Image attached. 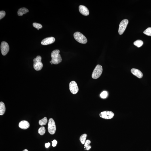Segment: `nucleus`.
<instances>
[{
	"label": "nucleus",
	"mask_w": 151,
	"mask_h": 151,
	"mask_svg": "<svg viewBox=\"0 0 151 151\" xmlns=\"http://www.w3.org/2000/svg\"><path fill=\"white\" fill-rule=\"evenodd\" d=\"M60 50L56 49L54 50L51 54L52 60L51 61L53 64H58L62 61V59L60 54Z\"/></svg>",
	"instance_id": "f257e3e1"
},
{
	"label": "nucleus",
	"mask_w": 151,
	"mask_h": 151,
	"mask_svg": "<svg viewBox=\"0 0 151 151\" xmlns=\"http://www.w3.org/2000/svg\"><path fill=\"white\" fill-rule=\"evenodd\" d=\"M42 58L40 56H37L33 60V68L35 70L39 71L42 69L43 67V64L41 62Z\"/></svg>",
	"instance_id": "f03ea898"
},
{
	"label": "nucleus",
	"mask_w": 151,
	"mask_h": 151,
	"mask_svg": "<svg viewBox=\"0 0 151 151\" xmlns=\"http://www.w3.org/2000/svg\"><path fill=\"white\" fill-rule=\"evenodd\" d=\"M74 37L76 40L80 43L85 44L87 42V38L81 32H77L74 34Z\"/></svg>",
	"instance_id": "7ed1b4c3"
},
{
	"label": "nucleus",
	"mask_w": 151,
	"mask_h": 151,
	"mask_svg": "<svg viewBox=\"0 0 151 151\" xmlns=\"http://www.w3.org/2000/svg\"><path fill=\"white\" fill-rule=\"evenodd\" d=\"M103 71L102 66L100 65H97L93 71L92 74V78L95 79L99 78L101 75Z\"/></svg>",
	"instance_id": "20e7f679"
},
{
	"label": "nucleus",
	"mask_w": 151,
	"mask_h": 151,
	"mask_svg": "<svg viewBox=\"0 0 151 151\" xmlns=\"http://www.w3.org/2000/svg\"><path fill=\"white\" fill-rule=\"evenodd\" d=\"M48 131L50 134L53 135L55 134L56 131V126L55 122L52 118H50L48 121Z\"/></svg>",
	"instance_id": "39448f33"
},
{
	"label": "nucleus",
	"mask_w": 151,
	"mask_h": 151,
	"mask_svg": "<svg viewBox=\"0 0 151 151\" xmlns=\"http://www.w3.org/2000/svg\"><path fill=\"white\" fill-rule=\"evenodd\" d=\"M128 23V21L127 19H125L121 22L119 25L118 33L120 35H122L125 32L127 25Z\"/></svg>",
	"instance_id": "423d86ee"
},
{
	"label": "nucleus",
	"mask_w": 151,
	"mask_h": 151,
	"mask_svg": "<svg viewBox=\"0 0 151 151\" xmlns=\"http://www.w3.org/2000/svg\"><path fill=\"white\" fill-rule=\"evenodd\" d=\"M99 116L100 117L106 119H112L114 116V114L111 111H104L101 112Z\"/></svg>",
	"instance_id": "0eeeda50"
},
{
	"label": "nucleus",
	"mask_w": 151,
	"mask_h": 151,
	"mask_svg": "<svg viewBox=\"0 0 151 151\" xmlns=\"http://www.w3.org/2000/svg\"><path fill=\"white\" fill-rule=\"evenodd\" d=\"M0 48L2 55L4 56L6 55L9 50V45L5 41H2L1 43Z\"/></svg>",
	"instance_id": "6e6552de"
},
{
	"label": "nucleus",
	"mask_w": 151,
	"mask_h": 151,
	"mask_svg": "<svg viewBox=\"0 0 151 151\" xmlns=\"http://www.w3.org/2000/svg\"><path fill=\"white\" fill-rule=\"evenodd\" d=\"M69 89L71 92L73 94H76L79 91L77 84L75 81H72L70 83Z\"/></svg>",
	"instance_id": "1a4fd4ad"
},
{
	"label": "nucleus",
	"mask_w": 151,
	"mask_h": 151,
	"mask_svg": "<svg viewBox=\"0 0 151 151\" xmlns=\"http://www.w3.org/2000/svg\"><path fill=\"white\" fill-rule=\"evenodd\" d=\"M55 41V38L54 37H49L41 41V44L43 45H47L53 43Z\"/></svg>",
	"instance_id": "9d476101"
},
{
	"label": "nucleus",
	"mask_w": 151,
	"mask_h": 151,
	"mask_svg": "<svg viewBox=\"0 0 151 151\" xmlns=\"http://www.w3.org/2000/svg\"><path fill=\"white\" fill-rule=\"evenodd\" d=\"M79 11L81 14L84 16H88L89 14V12L88 9L85 6L80 5Z\"/></svg>",
	"instance_id": "9b49d317"
},
{
	"label": "nucleus",
	"mask_w": 151,
	"mask_h": 151,
	"mask_svg": "<svg viewBox=\"0 0 151 151\" xmlns=\"http://www.w3.org/2000/svg\"><path fill=\"white\" fill-rule=\"evenodd\" d=\"M19 127L23 129H26L30 126V124L27 121L23 120L20 121L19 123Z\"/></svg>",
	"instance_id": "f8f14e48"
},
{
	"label": "nucleus",
	"mask_w": 151,
	"mask_h": 151,
	"mask_svg": "<svg viewBox=\"0 0 151 151\" xmlns=\"http://www.w3.org/2000/svg\"><path fill=\"white\" fill-rule=\"evenodd\" d=\"M131 72L133 75L139 78H141L143 76V73L139 69L133 68L131 70Z\"/></svg>",
	"instance_id": "ddd939ff"
},
{
	"label": "nucleus",
	"mask_w": 151,
	"mask_h": 151,
	"mask_svg": "<svg viewBox=\"0 0 151 151\" xmlns=\"http://www.w3.org/2000/svg\"><path fill=\"white\" fill-rule=\"evenodd\" d=\"M29 12V10L25 7L20 8L19 9L17 12L18 15L19 16H23V15L26 14Z\"/></svg>",
	"instance_id": "4468645a"
},
{
	"label": "nucleus",
	"mask_w": 151,
	"mask_h": 151,
	"mask_svg": "<svg viewBox=\"0 0 151 151\" xmlns=\"http://www.w3.org/2000/svg\"><path fill=\"white\" fill-rule=\"evenodd\" d=\"M6 110L5 105L3 102L0 103V115H2L5 113Z\"/></svg>",
	"instance_id": "2eb2a0df"
},
{
	"label": "nucleus",
	"mask_w": 151,
	"mask_h": 151,
	"mask_svg": "<svg viewBox=\"0 0 151 151\" xmlns=\"http://www.w3.org/2000/svg\"><path fill=\"white\" fill-rule=\"evenodd\" d=\"M87 135L86 134H84L81 135L80 137L79 140L82 144H85L86 141L87 137Z\"/></svg>",
	"instance_id": "dca6fc26"
},
{
	"label": "nucleus",
	"mask_w": 151,
	"mask_h": 151,
	"mask_svg": "<svg viewBox=\"0 0 151 151\" xmlns=\"http://www.w3.org/2000/svg\"><path fill=\"white\" fill-rule=\"evenodd\" d=\"M134 44V45L139 48L143 45V41L140 40H137L135 41Z\"/></svg>",
	"instance_id": "f3484780"
},
{
	"label": "nucleus",
	"mask_w": 151,
	"mask_h": 151,
	"mask_svg": "<svg viewBox=\"0 0 151 151\" xmlns=\"http://www.w3.org/2000/svg\"><path fill=\"white\" fill-rule=\"evenodd\" d=\"M48 122L47 118L46 117H45L43 119L39 121V123L41 126L45 125Z\"/></svg>",
	"instance_id": "a211bd4d"
},
{
	"label": "nucleus",
	"mask_w": 151,
	"mask_h": 151,
	"mask_svg": "<svg viewBox=\"0 0 151 151\" xmlns=\"http://www.w3.org/2000/svg\"><path fill=\"white\" fill-rule=\"evenodd\" d=\"M91 142L90 140H86L85 143V147L87 150H89L91 148V146H90V144L91 143Z\"/></svg>",
	"instance_id": "6ab92c4d"
},
{
	"label": "nucleus",
	"mask_w": 151,
	"mask_h": 151,
	"mask_svg": "<svg viewBox=\"0 0 151 151\" xmlns=\"http://www.w3.org/2000/svg\"><path fill=\"white\" fill-rule=\"evenodd\" d=\"M38 133L41 135H43L45 134L46 131L45 127H40L38 130Z\"/></svg>",
	"instance_id": "aec40b11"
},
{
	"label": "nucleus",
	"mask_w": 151,
	"mask_h": 151,
	"mask_svg": "<svg viewBox=\"0 0 151 151\" xmlns=\"http://www.w3.org/2000/svg\"><path fill=\"white\" fill-rule=\"evenodd\" d=\"M145 35L151 36V27L148 28L143 32Z\"/></svg>",
	"instance_id": "412c9836"
},
{
	"label": "nucleus",
	"mask_w": 151,
	"mask_h": 151,
	"mask_svg": "<svg viewBox=\"0 0 151 151\" xmlns=\"http://www.w3.org/2000/svg\"><path fill=\"white\" fill-rule=\"evenodd\" d=\"M32 25H33L34 27L36 28L38 30H39V29L42 28V25L40 24L35 23H33Z\"/></svg>",
	"instance_id": "4be33fe9"
},
{
	"label": "nucleus",
	"mask_w": 151,
	"mask_h": 151,
	"mask_svg": "<svg viewBox=\"0 0 151 151\" xmlns=\"http://www.w3.org/2000/svg\"><path fill=\"white\" fill-rule=\"evenodd\" d=\"M108 93L107 91H104L101 93L100 94V97L103 99H105L107 97Z\"/></svg>",
	"instance_id": "5701e85b"
},
{
	"label": "nucleus",
	"mask_w": 151,
	"mask_h": 151,
	"mask_svg": "<svg viewBox=\"0 0 151 151\" xmlns=\"http://www.w3.org/2000/svg\"><path fill=\"white\" fill-rule=\"evenodd\" d=\"M6 15L5 12L4 11H0V20L3 18L5 17Z\"/></svg>",
	"instance_id": "b1692460"
},
{
	"label": "nucleus",
	"mask_w": 151,
	"mask_h": 151,
	"mask_svg": "<svg viewBox=\"0 0 151 151\" xmlns=\"http://www.w3.org/2000/svg\"><path fill=\"white\" fill-rule=\"evenodd\" d=\"M52 146L53 147H55L56 146L57 143V142L56 140H54L53 141H52Z\"/></svg>",
	"instance_id": "393cba45"
},
{
	"label": "nucleus",
	"mask_w": 151,
	"mask_h": 151,
	"mask_svg": "<svg viewBox=\"0 0 151 151\" xmlns=\"http://www.w3.org/2000/svg\"><path fill=\"white\" fill-rule=\"evenodd\" d=\"M50 145V143H46L45 144V147L46 148H48Z\"/></svg>",
	"instance_id": "a878e982"
},
{
	"label": "nucleus",
	"mask_w": 151,
	"mask_h": 151,
	"mask_svg": "<svg viewBox=\"0 0 151 151\" xmlns=\"http://www.w3.org/2000/svg\"><path fill=\"white\" fill-rule=\"evenodd\" d=\"M23 151H28L27 149H25V150H24Z\"/></svg>",
	"instance_id": "bb28decb"
}]
</instances>
